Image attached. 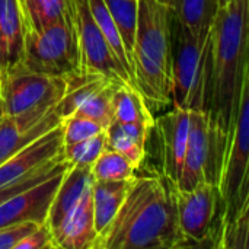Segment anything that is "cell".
Listing matches in <instances>:
<instances>
[{
  "mask_svg": "<svg viewBox=\"0 0 249 249\" xmlns=\"http://www.w3.org/2000/svg\"><path fill=\"white\" fill-rule=\"evenodd\" d=\"M172 10L159 0H139L131 53L133 83L150 111L172 105Z\"/></svg>",
  "mask_w": 249,
  "mask_h": 249,
  "instance_id": "3957f363",
  "label": "cell"
},
{
  "mask_svg": "<svg viewBox=\"0 0 249 249\" xmlns=\"http://www.w3.org/2000/svg\"><path fill=\"white\" fill-rule=\"evenodd\" d=\"M171 9L179 23L197 38L209 39L220 6L217 0H172Z\"/></svg>",
  "mask_w": 249,
  "mask_h": 249,
  "instance_id": "ac0fdd59",
  "label": "cell"
},
{
  "mask_svg": "<svg viewBox=\"0 0 249 249\" xmlns=\"http://www.w3.org/2000/svg\"><path fill=\"white\" fill-rule=\"evenodd\" d=\"M67 90V79L16 67L0 82V102L6 117L35 127L50 117Z\"/></svg>",
  "mask_w": 249,
  "mask_h": 249,
  "instance_id": "5b68a950",
  "label": "cell"
},
{
  "mask_svg": "<svg viewBox=\"0 0 249 249\" xmlns=\"http://www.w3.org/2000/svg\"><path fill=\"white\" fill-rule=\"evenodd\" d=\"M69 168L70 165L0 204V228L23 222L47 223L54 196Z\"/></svg>",
  "mask_w": 249,
  "mask_h": 249,
  "instance_id": "4fadbf2b",
  "label": "cell"
},
{
  "mask_svg": "<svg viewBox=\"0 0 249 249\" xmlns=\"http://www.w3.org/2000/svg\"><path fill=\"white\" fill-rule=\"evenodd\" d=\"M112 109L114 121L143 125L150 130L155 127V118L146 99L139 89L130 83H123L115 89L112 96Z\"/></svg>",
  "mask_w": 249,
  "mask_h": 249,
  "instance_id": "d6986e66",
  "label": "cell"
},
{
  "mask_svg": "<svg viewBox=\"0 0 249 249\" xmlns=\"http://www.w3.org/2000/svg\"><path fill=\"white\" fill-rule=\"evenodd\" d=\"M187 248L177 207V184L159 175L133 177L125 198L95 249Z\"/></svg>",
  "mask_w": 249,
  "mask_h": 249,
  "instance_id": "6da1fadb",
  "label": "cell"
},
{
  "mask_svg": "<svg viewBox=\"0 0 249 249\" xmlns=\"http://www.w3.org/2000/svg\"><path fill=\"white\" fill-rule=\"evenodd\" d=\"M172 10V9H171ZM172 107L209 109L213 74V39L197 38L171 16Z\"/></svg>",
  "mask_w": 249,
  "mask_h": 249,
  "instance_id": "277c9868",
  "label": "cell"
},
{
  "mask_svg": "<svg viewBox=\"0 0 249 249\" xmlns=\"http://www.w3.org/2000/svg\"><path fill=\"white\" fill-rule=\"evenodd\" d=\"M131 179L127 181H95L92 182V200L95 213V226L98 236L108 228L114 216L120 210L128 185Z\"/></svg>",
  "mask_w": 249,
  "mask_h": 249,
  "instance_id": "ffe728a7",
  "label": "cell"
},
{
  "mask_svg": "<svg viewBox=\"0 0 249 249\" xmlns=\"http://www.w3.org/2000/svg\"><path fill=\"white\" fill-rule=\"evenodd\" d=\"M25 29L41 32L47 26L71 15L70 0H19Z\"/></svg>",
  "mask_w": 249,
  "mask_h": 249,
  "instance_id": "7402d4cb",
  "label": "cell"
},
{
  "mask_svg": "<svg viewBox=\"0 0 249 249\" xmlns=\"http://www.w3.org/2000/svg\"><path fill=\"white\" fill-rule=\"evenodd\" d=\"M159 1H162V3H165V4H168L169 7H171V3H172V0H159Z\"/></svg>",
  "mask_w": 249,
  "mask_h": 249,
  "instance_id": "e575fe53",
  "label": "cell"
},
{
  "mask_svg": "<svg viewBox=\"0 0 249 249\" xmlns=\"http://www.w3.org/2000/svg\"><path fill=\"white\" fill-rule=\"evenodd\" d=\"M105 130L104 125L86 115L71 114L64 120V146L86 140Z\"/></svg>",
  "mask_w": 249,
  "mask_h": 249,
  "instance_id": "f1b7e54d",
  "label": "cell"
},
{
  "mask_svg": "<svg viewBox=\"0 0 249 249\" xmlns=\"http://www.w3.org/2000/svg\"><path fill=\"white\" fill-rule=\"evenodd\" d=\"M123 85L120 82L107 80L101 86H98L76 109L74 114L86 115L95 121H98L105 128L114 121V109H112V96L115 89Z\"/></svg>",
  "mask_w": 249,
  "mask_h": 249,
  "instance_id": "603a6c76",
  "label": "cell"
},
{
  "mask_svg": "<svg viewBox=\"0 0 249 249\" xmlns=\"http://www.w3.org/2000/svg\"><path fill=\"white\" fill-rule=\"evenodd\" d=\"M217 239L216 248L249 249V194L236 217L220 228Z\"/></svg>",
  "mask_w": 249,
  "mask_h": 249,
  "instance_id": "4316f807",
  "label": "cell"
},
{
  "mask_svg": "<svg viewBox=\"0 0 249 249\" xmlns=\"http://www.w3.org/2000/svg\"><path fill=\"white\" fill-rule=\"evenodd\" d=\"M150 131V128L143 125L112 121L107 128L108 147L124 155L136 168H139L146 155V142Z\"/></svg>",
  "mask_w": 249,
  "mask_h": 249,
  "instance_id": "44dd1931",
  "label": "cell"
},
{
  "mask_svg": "<svg viewBox=\"0 0 249 249\" xmlns=\"http://www.w3.org/2000/svg\"><path fill=\"white\" fill-rule=\"evenodd\" d=\"M69 165H70V163H69L66 159H61L60 162H57V163L53 165L51 168H47V169L39 171V172H36V174H32V175H29V177H26V178H22V179H19V181H16V182H13V184H10V185L1 187V188H0V204H3L6 200H9V198L13 197L15 194L22 193V191H25V190H28V188H31V187H34V185H36V184H39V182H42L44 179L50 178L51 175H54L55 172L64 169V168L69 166Z\"/></svg>",
  "mask_w": 249,
  "mask_h": 249,
  "instance_id": "f546056e",
  "label": "cell"
},
{
  "mask_svg": "<svg viewBox=\"0 0 249 249\" xmlns=\"http://www.w3.org/2000/svg\"><path fill=\"white\" fill-rule=\"evenodd\" d=\"M217 187L222 201V228L236 217L249 194V58L244 73L239 109L228 140Z\"/></svg>",
  "mask_w": 249,
  "mask_h": 249,
  "instance_id": "8992f818",
  "label": "cell"
},
{
  "mask_svg": "<svg viewBox=\"0 0 249 249\" xmlns=\"http://www.w3.org/2000/svg\"><path fill=\"white\" fill-rule=\"evenodd\" d=\"M190 136L179 190H193L209 181L219 185L226 143L213 125L209 109H190Z\"/></svg>",
  "mask_w": 249,
  "mask_h": 249,
  "instance_id": "ba28073f",
  "label": "cell"
},
{
  "mask_svg": "<svg viewBox=\"0 0 249 249\" xmlns=\"http://www.w3.org/2000/svg\"><path fill=\"white\" fill-rule=\"evenodd\" d=\"M217 1H219V6H220V7H225V6H228L232 0H217Z\"/></svg>",
  "mask_w": 249,
  "mask_h": 249,
  "instance_id": "d6a6232c",
  "label": "cell"
},
{
  "mask_svg": "<svg viewBox=\"0 0 249 249\" xmlns=\"http://www.w3.org/2000/svg\"><path fill=\"white\" fill-rule=\"evenodd\" d=\"M177 207L181 232L187 247L204 245L214 233V222L222 219V201L219 187L204 181L193 190L177 187Z\"/></svg>",
  "mask_w": 249,
  "mask_h": 249,
  "instance_id": "30bf717a",
  "label": "cell"
},
{
  "mask_svg": "<svg viewBox=\"0 0 249 249\" xmlns=\"http://www.w3.org/2000/svg\"><path fill=\"white\" fill-rule=\"evenodd\" d=\"M20 66L34 73L69 79L82 71V57L73 16L41 32L25 29Z\"/></svg>",
  "mask_w": 249,
  "mask_h": 249,
  "instance_id": "52a82bcc",
  "label": "cell"
},
{
  "mask_svg": "<svg viewBox=\"0 0 249 249\" xmlns=\"http://www.w3.org/2000/svg\"><path fill=\"white\" fill-rule=\"evenodd\" d=\"M190 109L172 107V109L155 120L159 144L160 174L174 184L179 182L185 150L190 136Z\"/></svg>",
  "mask_w": 249,
  "mask_h": 249,
  "instance_id": "7c38bea8",
  "label": "cell"
},
{
  "mask_svg": "<svg viewBox=\"0 0 249 249\" xmlns=\"http://www.w3.org/2000/svg\"><path fill=\"white\" fill-rule=\"evenodd\" d=\"M70 4L80 47L82 71L102 76L114 82L133 85L130 74L114 54L111 45L93 19L88 0H70Z\"/></svg>",
  "mask_w": 249,
  "mask_h": 249,
  "instance_id": "9c48e42d",
  "label": "cell"
},
{
  "mask_svg": "<svg viewBox=\"0 0 249 249\" xmlns=\"http://www.w3.org/2000/svg\"><path fill=\"white\" fill-rule=\"evenodd\" d=\"M136 169L124 155L108 147L92 165V177L95 181H127L134 177Z\"/></svg>",
  "mask_w": 249,
  "mask_h": 249,
  "instance_id": "484cf974",
  "label": "cell"
},
{
  "mask_svg": "<svg viewBox=\"0 0 249 249\" xmlns=\"http://www.w3.org/2000/svg\"><path fill=\"white\" fill-rule=\"evenodd\" d=\"M57 249L54 235L47 223H41L34 232L23 238L15 249Z\"/></svg>",
  "mask_w": 249,
  "mask_h": 249,
  "instance_id": "1f68e13d",
  "label": "cell"
},
{
  "mask_svg": "<svg viewBox=\"0 0 249 249\" xmlns=\"http://www.w3.org/2000/svg\"><path fill=\"white\" fill-rule=\"evenodd\" d=\"M61 123L63 118L58 115L57 108L50 117H47L35 127H26L20 120L4 115L0 121V165L23 146H26L29 142L35 140L36 137L50 131Z\"/></svg>",
  "mask_w": 249,
  "mask_h": 249,
  "instance_id": "e0dca14e",
  "label": "cell"
},
{
  "mask_svg": "<svg viewBox=\"0 0 249 249\" xmlns=\"http://www.w3.org/2000/svg\"><path fill=\"white\" fill-rule=\"evenodd\" d=\"M41 223L36 222H23L13 226L0 228V249H15L16 245L34 232Z\"/></svg>",
  "mask_w": 249,
  "mask_h": 249,
  "instance_id": "4dcf8cb0",
  "label": "cell"
},
{
  "mask_svg": "<svg viewBox=\"0 0 249 249\" xmlns=\"http://www.w3.org/2000/svg\"><path fill=\"white\" fill-rule=\"evenodd\" d=\"M25 20L19 0H0V82L22 63Z\"/></svg>",
  "mask_w": 249,
  "mask_h": 249,
  "instance_id": "9a60e30c",
  "label": "cell"
},
{
  "mask_svg": "<svg viewBox=\"0 0 249 249\" xmlns=\"http://www.w3.org/2000/svg\"><path fill=\"white\" fill-rule=\"evenodd\" d=\"M88 4H89L92 16L96 20L101 32L104 34V36L107 38L108 44L111 45L114 54L117 55V58L124 66V69L127 70V73L130 74V77L133 80V70H131V64H130L127 51L124 48V44H123L121 35L117 29V25H115V22H114V19H112V16H111L108 7L105 4V0H88Z\"/></svg>",
  "mask_w": 249,
  "mask_h": 249,
  "instance_id": "d4e9b609",
  "label": "cell"
},
{
  "mask_svg": "<svg viewBox=\"0 0 249 249\" xmlns=\"http://www.w3.org/2000/svg\"><path fill=\"white\" fill-rule=\"evenodd\" d=\"M57 249H95L98 231L95 226L92 185L69 212L61 225L53 231Z\"/></svg>",
  "mask_w": 249,
  "mask_h": 249,
  "instance_id": "5bb4252c",
  "label": "cell"
},
{
  "mask_svg": "<svg viewBox=\"0 0 249 249\" xmlns=\"http://www.w3.org/2000/svg\"><path fill=\"white\" fill-rule=\"evenodd\" d=\"M105 4L117 25L131 64V53L134 48L139 19V0H105Z\"/></svg>",
  "mask_w": 249,
  "mask_h": 249,
  "instance_id": "cb8c5ba5",
  "label": "cell"
},
{
  "mask_svg": "<svg viewBox=\"0 0 249 249\" xmlns=\"http://www.w3.org/2000/svg\"><path fill=\"white\" fill-rule=\"evenodd\" d=\"M92 182H93L92 166L70 165V168L66 171L60 182V187L54 196L48 213L47 225L50 226L51 232L61 225L64 217L79 203V200L83 197V194L92 185Z\"/></svg>",
  "mask_w": 249,
  "mask_h": 249,
  "instance_id": "2e32d148",
  "label": "cell"
},
{
  "mask_svg": "<svg viewBox=\"0 0 249 249\" xmlns=\"http://www.w3.org/2000/svg\"><path fill=\"white\" fill-rule=\"evenodd\" d=\"M64 159V121L29 142L0 165V188Z\"/></svg>",
  "mask_w": 249,
  "mask_h": 249,
  "instance_id": "8fae6325",
  "label": "cell"
},
{
  "mask_svg": "<svg viewBox=\"0 0 249 249\" xmlns=\"http://www.w3.org/2000/svg\"><path fill=\"white\" fill-rule=\"evenodd\" d=\"M212 39L213 74L209 112L213 125L228 146L239 109L249 58V0H232L219 9Z\"/></svg>",
  "mask_w": 249,
  "mask_h": 249,
  "instance_id": "7a4b0ae2",
  "label": "cell"
},
{
  "mask_svg": "<svg viewBox=\"0 0 249 249\" xmlns=\"http://www.w3.org/2000/svg\"><path fill=\"white\" fill-rule=\"evenodd\" d=\"M3 117H4V112H3V107H1V102H0V121L3 120Z\"/></svg>",
  "mask_w": 249,
  "mask_h": 249,
  "instance_id": "836d02e7",
  "label": "cell"
},
{
  "mask_svg": "<svg viewBox=\"0 0 249 249\" xmlns=\"http://www.w3.org/2000/svg\"><path fill=\"white\" fill-rule=\"evenodd\" d=\"M105 149H108L107 130L86 140L64 146V159L70 165L92 166Z\"/></svg>",
  "mask_w": 249,
  "mask_h": 249,
  "instance_id": "83f0119b",
  "label": "cell"
}]
</instances>
